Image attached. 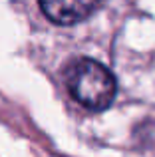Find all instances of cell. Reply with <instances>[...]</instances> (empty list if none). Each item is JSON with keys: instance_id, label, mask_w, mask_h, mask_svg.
Returning <instances> with one entry per match:
<instances>
[{"instance_id": "obj_1", "label": "cell", "mask_w": 155, "mask_h": 157, "mask_svg": "<svg viewBox=\"0 0 155 157\" xmlns=\"http://www.w3.org/2000/svg\"><path fill=\"white\" fill-rule=\"evenodd\" d=\"M66 86L76 101L92 111H104L115 100V76L93 58H78L66 70Z\"/></svg>"}, {"instance_id": "obj_2", "label": "cell", "mask_w": 155, "mask_h": 157, "mask_svg": "<svg viewBox=\"0 0 155 157\" xmlns=\"http://www.w3.org/2000/svg\"><path fill=\"white\" fill-rule=\"evenodd\" d=\"M40 8L48 20L60 26H72L81 20L89 18L92 12L100 8L97 2H85V0H44Z\"/></svg>"}]
</instances>
